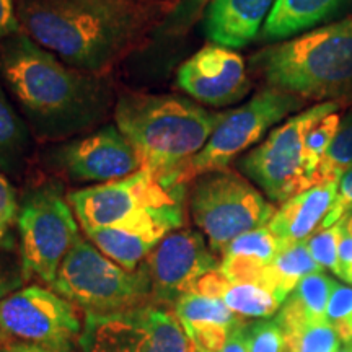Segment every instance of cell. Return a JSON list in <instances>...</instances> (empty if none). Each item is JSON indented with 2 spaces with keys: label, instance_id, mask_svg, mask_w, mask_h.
<instances>
[{
  "label": "cell",
  "instance_id": "cell-2",
  "mask_svg": "<svg viewBox=\"0 0 352 352\" xmlns=\"http://www.w3.org/2000/svg\"><path fill=\"white\" fill-rule=\"evenodd\" d=\"M0 74L19 103L46 134H67L90 124L104 108L103 87L60 63L23 32L6 39Z\"/></svg>",
  "mask_w": 352,
  "mask_h": 352
},
{
  "label": "cell",
  "instance_id": "cell-13",
  "mask_svg": "<svg viewBox=\"0 0 352 352\" xmlns=\"http://www.w3.org/2000/svg\"><path fill=\"white\" fill-rule=\"evenodd\" d=\"M152 285V297L175 303L192 292L197 280L220 267L204 235L195 230H173L155 246L144 264Z\"/></svg>",
  "mask_w": 352,
  "mask_h": 352
},
{
  "label": "cell",
  "instance_id": "cell-15",
  "mask_svg": "<svg viewBox=\"0 0 352 352\" xmlns=\"http://www.w3.org/2000/svg\"><path fill=\"white\" fill-rule=\"evenodd\" d=\"M59 164L72 179L109 183L140 170V160L116 124L101 127L59 151Z\"/></svg>",
  "mask_w": 352,
  "mask_h": 352
},
{
  "label": "cell",
  "instance_id": "cell-9",
  "mask_svg": "<svg viewBox=\"0 0 352 352\" xmlns=\"http://www.w3.org/2000/svg\"><path fill=\"white\" fill-rule=\"evenodd\" d=\"M16 220L25 271L52 285L60 263L80 236L69 201L57 186L34 189Z\"/></svg>",
  "mask_w": 352,
  "mask_h": 352
},
{
  "label": "cell",
  "instance_id": "cell-24",
  "mask_svg": "<svg viewBox=\"0 0 352 352\" xmlns=\"http://www.w3.org/2000/svg\"><path fill=\"white\" fill-rule=\"evenodd\" d=\"M28 129L0 88V168L15 171L28 151Z\"/></svg>",
  "mask_w": 352,
  "mask_h": 352
},
{
  "label": "cell",
  "instance_id": "cell-10",
  "mask_svg": "<svg viewBox=\"0 0 352 352\" xmlns=\"http://www.w3.org/2000/svg\"><path fill=\"white\" fill-rule=\"evenodd\" d=\"M78 344L83 352H195L175 314L152 303L88 314Z\"/></svg>",
  "mask_w": 352,
  "mask_h": 352
},
{
  "label": "cell",
  "instance_id": "cell-5",
  "mask_svg": "<svg viewBox=\"0 0 352 352\" xmlns=\"http://www.w3.org/2000/svg\"><path fill=\"white\" fill-rule=\"evenodd\" d=\"M54 292L88 314L104 315L145 305L152 285L145 267L127 271L83 236L60 263Z\"/></svg>",
  "mask_w": 352,
  "mask_h": 352
},
{
  "label": "cell",
  "instance_id": "cell-37",
  "mask_svg": "<svg viewBox=\"0 0 352 352\" xmlns=\"http://www.w3.org/2000/svg\"><path fill=\"white\" fill-rule=\"evenodd\" d=\"M245 323H241L240 327L232 329L230 334H228V340L223 346L222 352H248V346H246L245 340Z\"/></svg>",
  "mask_w": 352,
  "mask_h": 352
},
{
  "label": "cell",
  "instance_id": "cell-3",
  "mask_svg": "<svg viewBox=\"0 0 352 352\" xmlns=\"http://www.w3.org/2000/svg\"><path fill=\"white\" fill-rule=\"evenodd\" d=\"M223 116L178 95L122 94L114 107V124L134 147L140 170L166 188H178L176 175L204 148Z\"/></svg>",
  "mask_w": 352,
  "mask_h": 352
},
{
  "label": "cell",
  "instance_id": "cell-21",
  "mask_svg": "<svg viewBox=\"0 0 352 352\" xmlns=\"http://www.w3.org/2000/svg\"><path fill=\"white\" fill-rule=\"evenodd\" d=\"M336 284L324 272H315L300 280L274 316L283 328L284 340L296 338L308 327L328 323L327 308Z\"/></svg>",
  "mask_w": 352,
  "mask_h": 352
},
{
  "label": "cell",
  "instance_id": "cell-42",
  "mask_svg": "<svg viewBox=\"0 0 352 352\" xmlns=\"http://www.w3.org/2000/svg\"><path fill=\"white\" fill-rule=\"evenodd\" d=\"M349 16H352V13H351V15H349Z\"/></svg>",
  "mask_w": 352,
  "mask_h": 352
},
{
  "label": "cell",
  "instance_id": "cell-32",
  "mask_svg": "<svg viewBox=\"0 0 352 352\" xmlns=\"http://www.w3.org/2000/svg\"><path fill=\"white\" fill-rule=\"evenodd\" d=\"M352 214V170L342 176V179L338 184V195L334 199V204L327 217L323 219L318 228H328L338 223L347 215Z\"/></svg>",
  "mask_w": 352,
  "mask_h": 352
},
{
  "label": "cell",
  "instance_id": "cell-6",
  "mask_svg": "<svg viewBox=\"0 0 352 352\" xmlns=\"http://www.w3.org/2000/svg\"><path fill=\"white\" fill-rule=\"evenodd\" d=\"M189 210L217 254L236 236L266 227L277 209L248 178L223 168L197 176L189 196Z\"/></svg>",
  "mask_w": 352,
  "mask_h": 352
},
{
  "label": "cell",
  "instance_id": "cell-30",
  "mask_svg": "<svg viewBox=\"0 0 352 352\" xmlns=\"http://www.w3.org/2000/svg\"><path fill=\"white\" fill-rule=\"evenodd\" d=\"M243 331L248 352H287L284 331L276 318L245 323Z\"/></svg>",
  "mask_w": 352,
  "mask_h": 352
},
{
  "label": "cell",
  "instance_id": "cell-11",
  "mask_svg": "<svg viewBox=\"0 0 352 352\" xmlns=\"http://www.w3.org/2000/svg\"><path fill=\"white\" fill-rule=\"evenodd\" d=\"M67 201L87 232L184 204V186L166 188L151 171L139 170L127 178L70 192Z\"/></svg>",
  "mask_w": 352,
  "mask_h": 352
},
{
  "label": "cell",
  "instance_id": "cell-17",
  "mask_svg": "<svg viewBox=\"0 0 352 352\" xmlns=\"http://www.w3.org/2000/svg\"><path fill=\"white\" fill-rule=\"evenodd\" d=\"M276 0H209L204 32L210 44L240 50L258 36Z\"/></svg>",
  "mask_w": 352,
  "mask_h": 352
},
{
  "label": "cell",
  "instance_id": "cell-7",
  "mask_svg": "<svg viewBox=\"0 0 352 352\" xmlns=\"http://www.w3.org/2000/svg\"><path fill=\"white\" fill-rule=\"evenodd\" d=\"M340 109V103L327 101L290 116L241 158V173L272 202L280 204L310 189L305 171V138L316 122Z\"/></svg>",
  "mask_w": 352,
  "mask_h": 352
},
{
  "label": "cell",
  "instance_id": "cell-22",
  "mask_svg": "<svg viewBox=\"0 0 352 352\" xmlns=\"http://www.w3.org/2000/svg\"><path fill=\"white\" fill-rule=\"evenodd\" d=\"M349 0H276L263 26L264 41L280 43L328 25Z\"/></svg>",
  "mask_w": 352,
  "mask_h": 352
},
{
  "label": "cell",
  "instance_id": "cell-14",
  "mask_svg": "<svg viewBox=\"0 0 352 352\" xmlns=\"http://www.w3.org/2000/svg\"><path fill=\"white\" fill-rule=\"evenodd\" d=\"M176 83L191 98L214 108L239 103L252 90L243 57L217 44H208L184 60Z\"/></svg>",
  "mask_w": 352,
  "mask_h": 352
},
{
  "label": "cell",
  "instance_id": "cell-26",
  "mask_svg": "<svg viewBox=\"0 0 352 352\" xmlns=\"http://www.w3.org/2000/svg\"><path fill=\"white\" fill-rule=\"evenodd\" d=\"M222 302L235 315L246 318H271L283 303L259 284H232L228 285Z\"/></svg>",
  "mask_w": 352,
  "mask_h": 352
},
{
  "label": "cell",
  "instance_id": "cell-16",
  "mask_svg": "<svg viewBox=\"0 0 352 352\" xmlns=\"http://www.w3.org/2000/svg\"><path fill=\"white\" fill-rule=\"evenodd\" d=\"M184 226V204L155 210L127 220L121 226L87 230V236L111 261L127 271H135L155 246Z\"/></svg>",
  "mask_w": 352,
  "mask_h": 352
},
{
  "label": "cell",
  "instance_id": "cell-8",
  "mask_svg": "<svg viewBox=\"0 0 352 352\" xmlns=\"http://www.w3.org/2000/svg\"><path fill=\"white\" fill-rule=\"evenodd\" d=\"M305 101L276 88H263L240 108L226 111L204 148L192 157L176 175V184L196 179L209 171L228 168V164L254 144L264 140L289 114L300 109Z\"/></svg>",
  "mask_w": 352,
  "mask_h": 352
},
{
  "label": "cell",
  "instance_id": "cell-19",
  "mask_svg": "<svg viewBox=\"0 0 352 352\" xmlns=\"http://www.w3.org/2000/svg\"><path fill=\"white\" fill-rule=\"evenodd\" d=\"M336 195V183L320 184L298 192L283 202L266 227L285 245L307 240L331 210Z\"/></svg>",
  "mask_w": 352,
  "mask_h": 352
},
{
  "label": "cell",
  "instance_id": "cell-27",
  "mask_svg": "<svg viewBox=\"0 0 352 352\" xmlns=\"http://www.w3.org/2000/svg\"><path fill=\"white\" fill-rule=\"evenodd\" d=\"M341 114L340 111L329 113L323 120H320L316 124L311 127L310 132L305 138V171L308 186H311V178H314L316 168H318L321 158L329 148V145L336 138L338 129L341 124Z\"/></svg>",
  "mask_w": 352,
  "mask_h": 352
},
{
  "label": "cell",
  "instance_id": "cell-39",
  "mask_svg": "<svg viewBox=\"0 0 352 352\" xmlns=\"http://www.w3.org/2000/svg\"><path fill=\"white\" fill-rule=\"evenodd\" d=\"M204 3L208 6L209 0H189V10H197V8H201Z\"/></svg>",
  "mask_w": 352,
  "mask_h": 352
},
{
  "label": "cell",
  "instance_id": "cell-34",
  "mask_svg": "<svg viewBox=\"0 0 352 352\" xmlns=\"http://www.w3.org/2000/svg\"><path fill=\"white\" fill-rule=\"evenodd\" d=\"M228 285H230V280L220 272V270H215V271L208 272L206 276H202L196 283L192 292L201 294V296H206V297L220 298V300H222V296L226 294Z\"/></svg>",
  "mask_w": 352,
  "mask_h": 352
},
{
  "label": "cell",
  "instance_id": "cell-35",
  "mask_svg": "<svg viewBox=\"0 0 352 352\" xmlns=\"http://www.w3.org/2000/svg\"><path fill=\"white\" fill-rule=\"evenodd\" d=\"M344 283L352 285V214L344 217V232L340 245V274Z\"/></svg>",
  "mask_w": 352,
  "mask_h": 352
},
{
  "label": "cell",
  "instance_id": "cell-40",
  "mask_svg": "<svg viewBox=\"0 0 352 352\" xmlns=\"http://www.w3.org/2000/svg\"><path fill=\"white\" fill-rule=\"evenodd\" d=\"M338 352H352V342H347V344L340 347V351Z\"/></svg>",
  "mask_w": 352,
  "mask_h": 352
},
{
  "label": "cell",
  "instance_id": "cell-23",
  "mask_svg": "<svg viewBox=\"0 0 352 352\" xmlns=\"http://www.w3.org/2000/svg\"><path fill=\"white\" fill-rule=\"evenodd\" d=\"M315 272H323V270L308 252L307 240H303L284 246L279 254L264 267L258 284L284 303L300 280Z\"/></svg>",
  "mask_w": 352,
  "mask_h": 352
},
{
  "label": "cell",
  "instance_id": "cell-31",
  "mask_svg": "<svg viewBox=\"0 0 352 352\" xmlns=\"http://www.w3.org/2000/svg\"><path fill=\"white\" fill-rule=\"evenodd\" d=\"M340 347V338L328 323L308 327L296 338L285 340L287 352H338Z\"/></svg>",
  "mask_w": 352,
  "mask_h": 352
},
{
  "label": "cell",
  "instance_id": "cell-25",
  "mask_svg": "<svg viewBox=\"0 0 352 352\" xmlns=\"http://www.w3.org/2000/svg\"><path fill=\"white\" fill-rule=\"evenodd\" d=\"M352 170V107L341 120L340 129L329 148L321 158L316 168L311 186L336 183L340 184L347 171Z\"/></svg>",
  "mask_w": 352,
  "mask_h": 352
},
{
  "label": "cell",
  "instance_id": "cell-38",
  "mask_svg": "<svg viewBox=\"0 0 352 352\" xmlns=\"http://www.w3.org/2000/svg\"><path fill=\"white\" fill-rule=\"evenodd\" d=\"M0 352H57L54 349H50L46 346L33 344V342H25V341H16L10 342L0 347Z\"/></svg>",
  "mask_w": 352,
  "mask_h": 352
},
{
  "label": "cell",
  "instance_id": "cell-36",
  "mask_svg": "<svg viewBox=\"0 0 352 352\" xmlns=\"http://www.w3.org/2000/svg\"><path fill=\"white\" fill-rule=\"evenodd\" d=\"M21 33V26L16 15V6L13 0H0V41Z\"/></svg>",
  "mask_w": 352,
  "mask_h": 352
},
{
  "label": "cell",
  "instance_id": "cell-12",
  "mask_svg": "<svg viewBox=\"0 0 352 352\" xmlns=\"http://www.w3.org/2000/svg\"><path fill=\"white\" fill-rule=\"evenodd\" d=\"M0 331L25 342L70 352L82 334L72 303L41 285H30L0 300Z\"/></svg>",
  "mask_w": 352,
  "mask_h": 352
},
{
  "label": "cell",
  "instance_id": "cell-28",
  "mask_svg": "<svg viewBox=\"0 0 352 352\" xmlns=\"http://www.w3.org/2000/svg\"><path fill=\"white\" fill-rule=\"evenodd\" d=\"M344 232V219L328 228H316L307 239L308 252L321 270H329L333 274H340V245Z\"/></svg>",
  "mask_w": 352,
  "mask_h": 352
},
{
  "label": "cell",
  "instance_id": "cell-33",
  "mask_svg": "<svg viewBox=\"0 0 352 352\" xmlns=\"http://www.w3.org/2000/svg\"><path fill=\"white\" fill-rule=\"evenodd\" d=\"M19 219L16 191L6 175L0 173V240L3 239L13 220Z\"/></svg>",
  "mask_w": 352,
  "mask_h": 352
},
{
  "label": "cell",
  "instance_id": "cell-20",
  "mask_svg": "<svg viewBox=\"0 0 352 352\" xmlns=\"http://www.w3.org/2000/svg\"><path fill=\"white\" fill-rule=\"evenodd\" d=\"M287 246L267 227L246 232L222 252L220 272L232 284H258L264 267Z\"/></svg>",
  "mask_w": 352,
  "mask_h": 352
},
{
  "label": "cell",
  "instance_id": "cell-29",
  "mask_svg": "<svg viewBox=\"0 0 352 352\" xmlns=\"http://www.w3.org/2000/svg\"><path fill=\"white\" fill-rule=\"evenodd\" d=\"M327 320L341 342H352V285H334L327 308Z\"/></svg>",
  "mask_w": 352,
  "mask_h": 352
},
{
  "label": "cell",
  "instance_id": "cell-18",
  "mask_svg": "<svg viewBox=\"0 0 352 352\" xmlns=\"http://www.w3.org/2000/svg\"><path fill=\"white\" fill-rule=\"evenodd\" d=\"M173 307L189 344L199 351L217 349L232 329L245 323L220 298L201 294H184Z\"/></svg>",
  "mask_w": 352,
  "mask_h": 352
},
{
  "label": "cell",
  "instance_id": "cell-1",
  "mask_svg": "<svg viewBox=\"0 0 352 352\" xmlns=\"http://www.w3.org/2000/svg\"><path fill=\"white\" fill-rule=\"evenodd\" d=\"M16 15L34 43L85 72L111 67L151 20L135 0H19Z\"/></svg>",
  "mask_w": 352,
  "mask_h": 352
},
{
  "label": "cell",
  "instance_id": "cell-41",
  "mask_svg": "<svg viewBox=\"0 0 352 352\" xmlns=\"http://www.w3.org/2000/svg\"><path fill=\"white\" fill-rule=\"evenodd\" d=\"M2 292H3V287H2V285H0V296H2Z\"/></svg>",
  "mask_w": 352,
  "mask_h": 352
},
{
  "label": "cell",
  "instance_id": "cell-4",
  "mask_svg": "<svg viewBox=\"0 0 352 352\" xmlns=\"http://www.w3.org/2000/svg\"><path fill=\"white\" fill-rule=\"evenodd\" d=\"M252 67L270 88L352 107V16L264 47Z\"/></svg>",
  "mask_w": 352,
  "mask_h": 352
}]
</instances>
